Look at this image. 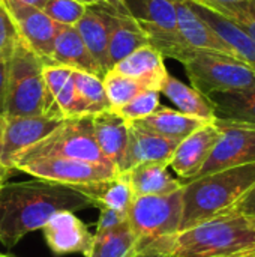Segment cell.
I'll return each mask as SVG.
<instances>
[{
	"instance_id": "d590c367",
	"label": "cell",
	"mask_w": 255,
	"mask_h": 257,
	"mask_svg": "<svg viewBox=\"0 0 255 257\" xmlns=\"http://www.w3.org/2000/svg\"><path fill=\"white\" fill-rule=\"evenodd\" d=\"M231 209L255 224V182Z\"/></svg>"
},
{
	"instance_id": "83f0119b",
	"label": "cell",
	"mask_w": 255,
	"mask_h": 257,
	"mask_svg": "<svg viewBox=\"0 0 255 257\" xmlns=\"http://www.w3.org/2000/svg\"><path fill=\"white\" fill-rule=\"evenodd\" d=\"M159 92L165 95L180 113L206 122H215V113L209 98L192 86L182 83L179 78L168 74Z\"/></svg>"
},
{
	"instance_id": "4fadbf2b",
	"label": "cell",
	"mask_w": 255,
	"mask_h": 257,
	"mask_svg": "<svg viewBox=\"0 0 255 257\" xmlns=\"http://www.w3.org/2000/svg\"><path fill=\"white\" fill-rule=\"evenodd\" d=\"M218 137L219 128L215 125V122H210L200 126L177 143L170 160V167L182 178L183 182L198 176L204 163L210 157Z\"/></svg>"
},
{
	"instance_id": "d6986e66",
	"label": "cell",
	"mask_w": 255,
	"mask_h": 257,
	"mask_svg": "<svg viewBox=\"0 0 255 257\" xmlns=\"http://www.w3.org/2000/svg\"><path fill=\"white\" fill-rule=\"evenodd\" d=\"M174 6H176L177 32L189 48L215 51L236 59L231 48L192 11L188 0H177Z\"/></svg>"
},
{
	"instance_id": "74e56055",
	"label": "cell",
	"mask_w": 255,
	"mask_h": 257,
	"mask_svg": "<svg viewBox=\"0 0 255 257\" xmlns=\"http://www.w3.org/2000/svg\"><path fill=\"white\" fill-rule=\"evenodd\" d=\"M191 2H195L201 6H206V8H213V6H221V5H230V3H237V2H242V0H191Z\"/></svg>"
},
{
	"instance_id": "ee69618b",
	"label": "cell",
	"mask_w": 255,
	"mask_h": 257,
	"mask_svg": "<svg viewBox=\"0 0 255 257\" xmlns=\"http://www.w3.org/2000/svg\"><path fill=\"white\" fill-rule=\"evenodd\" d=\"M0 257H11V256H6V254H2V253H0Z\"/></svg>"
},
{
	"instance_id": "484cf974",
	"label": "cell",
	"mask_w": 255,
	"mask_h": 257,
	"mask_svg": "<svg viewBox=\"0 0 255 257\" xmlns=\"http://www.w3.org/2000/svg\"><path fill=\"white\" fill-rule=\"evenodd\" d=\"M131 123H137L149 131H153L162 137H167L170 140L174 142H182L185 137H188L189 134H192L195 130H198L200 126L210 123L188 114L180 113L179 110H173L164 105H159L156 111H153L150 116L131 122Z\"/></svg>"
},
{
	"instance_id": "e575fe53",
	"label": "cell",
	"mask_w": 255,
	"mask_h": 257,
	"mask_svg": "<svg viewBox=\"0 0 255 257\" xmlns=\"http://www.w3.org/2000/svg\"><path fill=\"white\" fill-rule=\"evenodd\" d=\"M126 221H128V215L120 214L117 211H113L110 208L99 206V218H98V224H96V232L95 233L108 232L111 229L119 227L120 224H123Z\"/></svg>"
},
{
	"instance_id": "4dcf8cb0",
	"label": "cell",
	"mask_w": 255,
	"mask_h": 257,
	"mask_svg": "<svg viewBox=\"0 0 255 257\" xmlns=\"http://www.w3.org/2000/svg\"><path fill=\"white\" fill-rule=\"evenodd\" d=\"M207 9H212L225 17L255 41V0H242L237 3L221 5Z\"/></svg>"
},
{
	"instance_id": "ffe728a7",
	"label": "cell",
	"mask_w": 255,
	"mask_h": 257,
	"mask_svg": "<svg viewBox=\"0 0 255 257\" xmlns=\"http://www.w3.org/2000/svg\"><path fill=\"white\" fill-rule=\"evenodd\" d=\"M111 69L140 81L149 90H161L168 71L164 63V56L152 45H144L122 59Z\"/></svg>"
},
{
	"instance_id": "277c9868",
	"label": "cell",
	"mask_w": 255,
	"mask_h": 257,
	"mask_svg": "<svg viewBox=\"0 0 255 257\" xmlns=\"http://www.w3.org/2000/svg\"><path fill=\"white\" fill-rule=\"evenodd\" d=\"M44 62L20 39L8 62L3 116H51L63 119L42 77Z\"/></svg>"
},
{
	"instance_id": "836d02e7",
	"label": "cell",
	"mask_w": 255,
	"mask_h": 257,
	"mask_svg": "<svg viewBox=\"0 0 255 257\" xmlns=\"http://www.w3.org/2000/svg\"><path fill=\"white\" fill-rule=\"evenodd\" d=\"M20 39L18 29L0 0V62H9Z\"/></svg>"
},
{
	"instance_id": "603a6c76",
	"label": "cell",
	"mask_w": 255,
	"mask_h": 257,
	"mask_svg": "<svg viewBox=\"0 0 255 257\" xmlns=\"http://www.w3.org/2000/svg\"><path fill=\"white\" fill-rule=\"evenodd\" d=\"M215 120L255 126V87L213 92L207 95Z\"/></svg>"
},
{
	"instance_id": "7bdbcfd3",
	"label": "cell",
	"mask_w": 255,
	"mask_h": 257,
	"mask_svg": "<svg viewBox=\"0 0 255 257\" xmlns=\"http://www.w3.org/2000/svg\"><path fill=\"white\" fill-rule=\"evenodd\" d=\"M242 257H255V251L254 253H249V254H246V256H242Z\"/></svg>"
},
{
	"instance_id": "f35d334b",
	"label": "cell",
	"mask_w": 255,
	"mask_h": 257,
	"mask_svg": "<svg viewBox=\"0 0 255 257\" xmlns=\"http://www.w3.org/2000/svg\"><path fill=\"white\" fill-rule=\"evenodd\" d=\"M15 169H8V167H3V166H0V187L3 185V184H6V181L12 176V175H15Z\"/></svg>"
},
{
	"instance_id": "d6a6232c",
	"label": "cell",
	"mask_w": 255,
	"mask_h": 257,
	"mask_svg": "<svg viewBox=\"0 0 255 257\" xmlns=\"http://www.w3.org/2000/svg\"><path fill=\"white\" fill-rule=\"evenodd\" d=\"M86 8L75 0H48L42 11L57 24L74 27L84 15Z\"/></svg>"
},
{
	"instance_id": "52a82bcc",
	"label": "cell",
	"mask_w": 255,
	"mask_h": 257,
	"mask_svg": "<svg viewBox=\"0 0 255 257\" xmlns=\"http://www.w3.org/2000/svg\"><path fill=\"white\" fill-rule=\"evenodd\" d=\"M182 65L192 87L206 96L213 92L255 87V71L227 54L191 50Z\"/></svg>"
},
{
	"instance_id": "44dd1931",
	"label": "cell",
	"mask_w": 255,
	"mask_h": 257,
	"mask_svg": "<svg viewBox=\"0 0 255 257\" xmlns=\"http://www.w3.org/2000/svg\"><path fill=\"white\" fill-rule=\"evenodd\" d=\"M192 11L231 48L236 59L255 71V41L218 12L188 0Z\"/></svg>"
},
{
	"instance_id": "9c48e42d",
	"label": "cell",
	"mask_w": 255,
	"mask_h": 257,
	"mask_svg": "<svg viewBox=\"0 0 255 257\" xmlns=\"http://www.w3.org/2000/svg\"><path fill=\"white\" fill-rule=\"evenodd\" d=\"M17 172H23L38 179L53 181L69 187L87 185L119 175L110 166L74 158H39L18 166Z\"/></svg>"
},
{
	"instance_id": "b9f144b4",
	"label": "cell",
	"mask_w": 255,
	"mask_h": 257,
	"mask_svg": "<svg viewBox=\"0 0 255 257\" xmlns=\"http://www.w3.org/2000/svg\"><path fill=\"white\" fill-rule=\"evenodd\" d=\"M2 125H3V116H0V134H2Z\"/></svg>"
},
{
	"instance_id": "f546056e",
	"label": "cell",
	"mask_w": 255,
	"mask_h": 257,
	"mask_svg": "<svg viewBox=\"0 0 255 257\" xmlns=\"http://www.w3.org/2000/svg\"><path fill=\"white\" fill-rule=\"evenodd\" d=\"M71 78L74 81V86H75L78 95L89 107V111L92 116L96 113L110 110V104H108V99L105 95L102 78L87 74V72L77 71V69H72Z\"/></svg>"
},
{
	"instance_id": "7c38bea8",
	"label": "cell",
	"mask_w": 255,
	"mask_h": 257,
	"mask_svg": "<svg viewBox=\"0 0 255 257\" xmlns=\"http://www.w3.org/2000/svg\"><path fill=\"white\" fill-rule=\"evenodd\" d=\"M2 3L12 17L18 33L27 47L44 62V65H51L54 41L62 24L53 21L42 9L12 0H2Z\"/></svg>"
},
{
	"instance_id": "7a4b0ae2",
	"label": "cell",
	"mask_w": 255,
	"mask_h": 257,
	"mask_svg": "<svg viewBox=\"0 0 255 257\" xmlns=\"http://www.w3.org/2000/svg\"><path fill=\"white\" fill-rule=\"evenodd\" d=\"M255 251V224L230 209L171 238L167 257H242Z\"/></svg>"
},
{
	"instance_id": "4316f807",
	"label": "cell",
	"mask_w": 255,
	"mask_h": 257,
	"mask_svg": "<svg viewBox=\"0 0 255 257\" xmlns=\"http://www.w3.org/2000/svg\"><path fill=\"white\" fill-rule=\"evenodd\" d=\"M84 257H161L141 253L138 250V239L132 232L129 223H123L108 232L95 233L92 245Z\"/></svg>"
},
{
	"instance_id": "8fae6325",
	"label": "cell",
	"mask_w": 255,
	"mask_h": 257,
	"mask_svg": "<svg viewBox=\"0 0 255 257\" xmlns=\"http://www.w3.org/2000/svg\"><path fill=\"white\" fill-rule=\"evenodd\" d=\"M63 120L51 116H3L0 166L14 169V161L21 152L41 142Z\"/></svg>"
},
{
	"instance_id": "2e32d148",
	"label": "cell",
	"mask_w": 255,
	"mask_h": 257,
	"mask_svg": "<svg viewBox=\"0 0 255 257\" xmlns=\"http://www.w3.org/2000/svg\"><path fill=\"white\" fill-rule=\"evenodd\" d=\"M92 123L101 154L117 170V173H122L129 140V122L116 111L105 110L93 114Z\"/></svg>"
},
{
	"instance_id": "ab89813d",
	"label": "cell",
	"mask_w": 255,
	"mask_h": 257,
	"mask_svg": "<svg viewBox=\"0 0 255 257\" xmlns=\"http://www.w3.org/2000/svg\"><path fill=\"white\" fill-rule=\"evenodd\" d=\"M12 2H18V3L29 5V6H33V8H38V9H44L45 3L48 0H12Z\"/></svg>"
},
{
	"instance_id": "f6af8a7d",
	"label": "cell",
	"mask_w": 255,
	"mask_h": 257,
	"mask_svg": "<svg viewBox=\"0 0 255 257\" xmlns=\"http://www.w3.org/2000/svg\"><path fill=\"white\" fill-rule=\"evenodd\" d=\"M174 2H177V0H174Z\"/></svg>"
},
{
	"instance_id": "f1b7e54d",
	"label": "cell",
	"mask_w": 255,
	"mask_h": 257,
	"mask_svg": "<svg viewBox=\"0 0 255 257\" xmlns=\"http://www.w3.org/2000/svg\"><path fill=\"white\" fill-rule=\"evenodd\" d=\"M102 83H104L105 95L110 104V110H117L123 107L125 104H128L131 99H134L143 90H149L140 81L128 75H123L117 72L116 69H110L104 75Z\"/></svg>"
},
{
	"instance_id": "3957f363",
	"label": "cell",
	"mask_w": 255,
	"mask_h": 257,
	"mask_svg": "<svg viewBox=\"0 0 255 257\" xmlns=\"http://www.w3.org/2000/svg\"><path fill=\"white\" fill-rule=\"evenodd\" d=\"M255 182V164L239 166L183 182L180 230L230 211Z\"/></svg>"
},
{
	"instance_id": "30bf717a",
	"label": "cell",
	"mask_w": 255,
	"mask_h": 257,
	"mask_svg": "<svg viewBox=\"0 0 255 257\" xmlns=\"http://www.w3.org/2000/svg\"><path fill=\"white\" fill-rule=\"evenodd\" d=\"M215 125L219 128V137L198 176L255 164V126L219 120H215Z\"/></svg>"
},
{
	"instance_id": "60d3db41",
	"label": "cell",
	"mask_w": 255,
	"mask_h": 257,
	"mask_svg": "<svg viewBox=\"0 0 255 257\" xmlns=\"http://www.w3.org/2000/svg\"><path fill=\"white\" fill-rule=\"evenodd\" d=\"M75 2H78V3H81V5H84V6H93V5L102 3V2H105V0H75Z\"/></svg>"
},
{
	"instance_id": "d4e9b609",
	"label": "cell",
	"mask_w": 255,
	"mask_h": 257,
	"mask_svg": "<svg viewBox=\"0 0 255 257\" xmlns=\"http://www.w3.org/2000/svg\"><path fill=\"white\" fill-rule=\"evenodd\" d=\"M72 188L90 199L96 208H110L125 215H128L129 206L134 200L126 173H119L110 179L87 185H75Z\"/></svg>"
},
{
	"instance_id": "ac0fdd59",
	"label": "cell",
	"mask_w": 255,
	"mask_h": 257,
	"mask_svg": "<svg viewBox=\"0 0 255 257\" xmlns=\"http://www.w3.org/2000/svg\"><path fill=\"white\" fill-rule=\"evenodd\" d=\"M177 143L137 123H129V140L122 173L143 163H162L170 167Z\"/></svg>"
},
{
	"instance_id": "1f68e13d",
	"label": "cell",
	"mask_w": 255,
	"mask_h": 257,
	"mask_svg": "<svg viewBox=\"0 0 255 257\" xmlns=\"http://www.w3.org/2000/svg\"><path fill=\"white\" fill-rule=\"evenodd\" d=\"M159 96H161V92H158V90H143L134 99H131L128 104H125L123 107L113 110V111H116L126 122L131 123V122L144 119V117L150 116L153 111H156L158 107L161 105Z\"/></svg>"
},
{
	"instance_id": "cb8c5ba5",
	"label": "cell",
	"mask_w": 255,
	"mask_h": 257,
	"mask_svg": "<svg viewBox=\"0 0 255 257\" xmlns=\"http://www.w3.org/2000/svg\"><path fill=\"white\" fill-rule=\"evenodd\" d=\"M134 197L164 196L183 188V181L176 179L168 166L162 163H143L125 172Z\"/></svg>"
},
{
	"instance_id": "e0dca14e",
	"label": "cell",
	"mask_w": 255,
	"mask_h": 257,
	"mask_svg": "<svg viewBox=\"0 0 255 257\" xmlns=\"http://www.w3.org/2000/svg\"><path fill=\"white\" fill-rule=\"evenodd\" d=\"M111 5V30L108 41V60L113 68L122 59L149 45V38L141 26L126 12L120 0H108Z\"/></svg>"
},
{
	"instance_id": "5bb4252c",
	"label": "cell",
	"mask_w": 255,
	"mask_h": 257,
	"mask_svg": "<svg viewBox=\"0 0 255 257\" xmlns=\"http://www.w3.org/2000/svg\"><path fill=\"white\" fill-rule=\"evenodd\" d=\"M41 230L48 248L56 256L72 253L86 254L93 239L89 227L75 215V212L71 211L54 214Z\"/></svg>"
},
{
	"instance_id": "ba28073f",
	"label": "cell",
	"mask_w": 255,
	"mask_h": 257,
	"mask_svg": "<svg viewBox=\"0 0 255 257\" xmlns=\"http://www.w3.org/2000/svg\"><path fill=\"white\" fill-rule=\"evenodd\" d=\"M126 12L141 26L149 45L164 57L185 60L189 48L177 32L174 0H120Z\"/></svg>"
},
{
	"instance_id": "8d00e7d4",
	"label": "cell",
	"mask_w": 255,
	"mask_h": 257,
	"mask_svg": "<svg viewBox=\"0 0 255 257\" xmlns=\"http://www.w3.org/2000/svg\"><path fill=\"white\" fill-rule=\"evenodd\" d=\"M8 81V62H0V116L5 111V95Z\"/></svg>"
},
{
	"instance_id": "6da1fadb",
	"label": "cell",
	"mask_w": 255,
	"mask_h": 257,
	"mask_svg": "<svg viewBox=\"0 0 255 257\" xmlns=\"http://www.w3.org/2000/svg\"><path fill=\"white\" fill-rule=\"evenodd\" d=\"M95 206L90 199L69 185L38 179L3 184L0 187V242L15 247L27 233L42 226L57 212H78Z\"/></svg>"
},
{
	"instance_id": "9a60e30c",
	"label": "cell",
	"mask_w": 255,
	"mask_h": 257,
	"mask_svg": "<svg viewBox=\"0 0 255 257\" xmlns=\"http://www.w3.org/2000/svg\"><path fill=\"white\" fill-rule=\"evenodd\" d=\"M74 27L105 75L111 69L108 60V41L111 30L110 2L105 0L93 6H87L84 15Z\"/></svg>"
},
{
	"instance_id": "8992f818",
	"label": "cell",
	"mask_w": 255,
	"mask_h": 257,
	"mask_svg": "<svg viewBox=\"0 0 255 257\" xmlns=\"http://www.w3.org/2000/svg\"><path fill=\"white\" fill-rule=\"evenodd\" d=\"M39 158H74L113 167L99 151L90 114L65 119L53 133L21 152L14 161V169Z\"/></svg>"
},
{
	"instance_id": "5b68a950",
	"label": "cell",
	"mask_w": 255,
	"mask_h": 257,
	"mask_svg": "<svg viewBox=\"0 0 255 257\" xmlns=\"http://www.w3.org/2000/svg\"><path fill=\"white\" fill-rule=\"evenodd\" d=\"M182 190L164 196L134 197L128 223L138 239L141 253L167 257L173 236L180 230Z\"/></svg>"
},
{
	"instance_id": "7402d4cb",
	"label": "cell",
	"mask_w": 255,
	"mask_h": 257,
	"mask_svg": "<svg viewBox=\"0 0 255 257\" xmlns=\"http://www.w3.org/2000/svg\"><path fill=\"white\" fill-rule=\"evenodd\" d=\"M51 65H63L71 69H77L104 78L102 69L84 45L75 27L71 26L60 27L54 41Z\"/></svg>"
}]
</instances>
